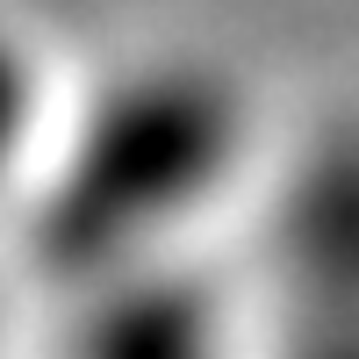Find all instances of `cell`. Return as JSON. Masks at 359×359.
<instances>
[{"mask_svg":"<svg viewBox=\"0 0 359 359\" xmlns=\"http://www.w3.org/2000/svg\"><path fill=\"white\" fill-rule=\"evenodd\" d=\"M0 130H8V72H0Z\"/></svg>","mask_w":359,"mask_h":359,"instance_id":"cell-1","label":"cell"}]
</instances>
